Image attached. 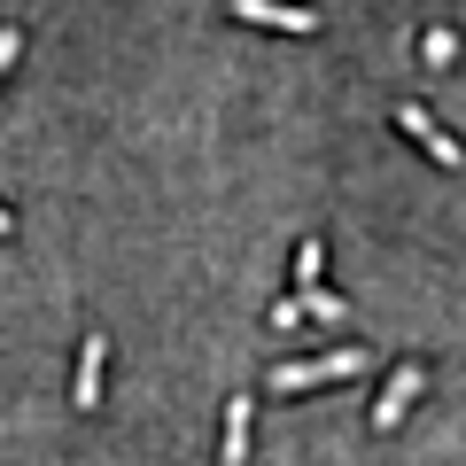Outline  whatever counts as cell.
<instances>
[{"mask_svg": "<svg viewBox=\"0 0 466 466\" xmlns=\"http://www.w3.org/2000/svg\"><path fill=\"white\" fill-rule=\"evenodd\" d=\"M226 466H249V397L226 404Z\"/></svg>", "mask_w": 466, "mask_h": 466, "instance_id": "cell-6", "label": "cell"}, {"mask_svg": "<svg viewBox=\"0 0 466 466\" xmlns=\"http://www.w3.org/2000/svg\"><path fill=\"white\" fill-rule=\"evenodd\" d=\"M303 311H311V319H327V327H342V319H350V303H342V296H319V288H303Z\"/></svg>", "mask_w": 466, "mask_h": 466, "instance_id": "cell-7", "label": "cell"}, {"mask_svg": "<svg viewBox=\"0 0 466 466\" xmlns=\"http://www.w3.org/2000/svg\"><path fill=\"white\" fill-rule=\"evenodd\" d=\"M0 233H16V218H8V210H0Z\"/></svg>", "mask_w": 466, "mask_h": 466, "instance_id": "cell-11", "label": "cell"}, {"mask_svg": "<svg viewBox=\"0 0 466 466\" xmlns=\"http://www.w3.org/2000/svg\"><path fill=\"white\" fill-rule=\"evenodd\" d=\"M319 272H327V249L303 241V249H296V288H319Z\"/></svg>", "mask_w": 466, "mask_h": 466, "instance_id": "cell-8", "label": "cell"}, {"mask_svg": "<svg viewBox=\"0 0 466 466\" xmlns=\"http://www.w3.org/2000/svg\"><path fill=\"white\" fill-rule=\"evenodd\" d=\"M241 24H272V32H319L311 8H288V0H226Z\"/></svg>", "mask_w": 466, "mask_h": 466, "instance_id": "cell-4", "label": "cell"}, {"mask_svg": "<svg viewBox=\"0 0 466 466\" xmlns=\"http://www.w3.org/2000/svg\"><path fill=\"white\" fill-rule=\"evenodd\" d=\"M420 389H428V366H397V381L381 389V397H373V428H397L404 412H412V397Z\"/></svg>", "mask_w": 466, "mask_h": 466, "instance_id": "cell-3", "label": "cell"}, {"mask_svg": "<svg viewBox=\"0 0 466 466\" xmlns=\"http://www.w3.org/2000/svg\"><path fill=\"white\" fill-rule=\"evenodd\" d=\"M101 366H109V342H101V334H86V350H78V389H70V397H78V412H94V404H101Z\"/></svg>", "mask_w": 466, "mask_h": 466, "instance_id": "cell-5", "label": "cell"}, {"mask_svg": "<svg viewBox=\"0 0 466 466\" xmlns=\"http://www.w3.org/2000/svg\"><path fill=\"white\" fill-rule=\"evenodd\" d=\"M373 358L366 350H334V358H296V366H272V389L296 397V389H327V381H350V373H366Z\"/></svg>", "mask_w": 466, "mask_h": 466, "instance_id": "cell-1", "label": "cell"}, {"mask_svg": "<svg viewBox=\"0 0 466 466\" xmlns=\"http://www.w3.org/2000/svg\"><path fill=\"white\" fill-rule=\"evenodd\" d=\"M420 55H428V63H435V70H443V63H451V55H459V39H451V32H428V39H420Z\"/></svg>", "mask_w": 466, "mask_h": 466, "instance_id": "cell-9", "label": "cell"}, {"mask_svg": "<svg viewBox=\"0 0 466 466\" xmlns=\"http://www.w3.org/2000/svg\"><path fill=\"white\" fill-rule=\"evenodd\" d=\"M16 55H24V32H0V78L16 70Z\"/></svg>", "mask_w": 466, "mask_h": 466, "instance_id": "cell-10", "label": "cell"}, {"mask_svg": "<svg viewBox=\"0 0 466 466\" xmlns=\"http://www.w3.org/2000/svg\"><path fill=\"white\" fill-rule=\"evenodd\" d=\"M397 133H412V140H420V148H428V156H435V164H443V171H459V164H466V148H459V140L443 133V125H435L428 109H412V101H404V109H397Z\"/></svg>", "mask_w": 466, "mask_h": 466, "instance_id": "cell-2", "label": "cell"}]
</instances>
